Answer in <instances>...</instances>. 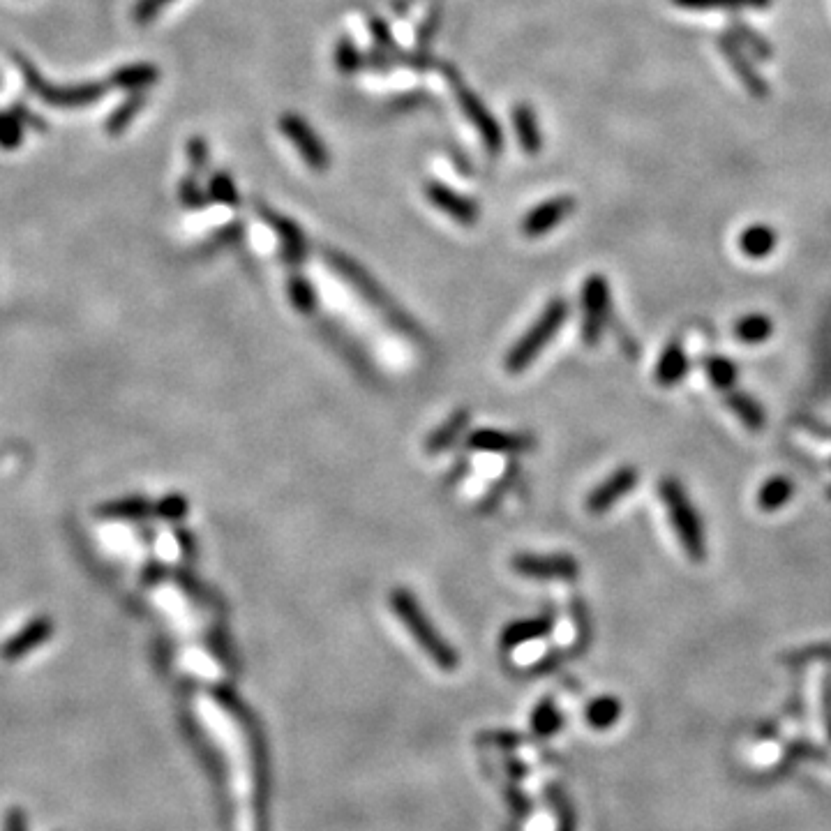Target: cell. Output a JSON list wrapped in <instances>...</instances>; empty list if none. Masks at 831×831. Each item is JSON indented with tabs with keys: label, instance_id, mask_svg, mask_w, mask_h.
Masks as SVG:
<instances>
[{
	"label": "cell",
	"instance_id": "6da1fadb",
	"mask_svg": "<svg viewBox=\"0 0 831 831\" xmlns=\"http://www.w3.org/2000/svg\"><path fill=\"white\" fill-rule=\"evenodd\" d=\"M326 261H328V266H331L333 271L356 291L358 298H361L365 305H370V308L377 312L388 326H393L395 331L404 335V338L423 342V333L416 321L393 301L391 294H386V291L381 289V284L374 280L372 275L365 273L363 266H358L354 259L344 257V254L340 252H326Z\"/></svg>",
	"mask_w": 831,
	"mask_h": 831
},
{
	"label": "cell",
	"instance_id": "7a4b0ae2",
	"mask_svg": "<svg viewBox=\"0 0 831 831\" xmlns=\"http://www.w3.org/2000/svg\"><path fill=\"white\" fill-rule=\"evenodd\" d=\"M658 494H661L665 511H668L670 515V524H672V529H675L681 548L686 550V554L693 561H698V564L700 561H705L707 559L705 524H702L698 508L693 506V501L691 497H688L684 485L672 476L661 478V483H658Z\"/></svg>",
	"mask_w": 831,
	"mask_h": 831
},
{
	"label": "cell",
	"instance_id": "3957f363",
	"mask_svg": "<svg viewBox=\"0 0 831 831\" xmlns=\"http://www.w3.org/2000/svg\"><path fill=\"white\" fill-rule=\"evenodd\" d=\"M388 601H391L395 617L402 621V626L407 628V631L411 633V638L418 642V647H421L425 654L437 663V668L455 670V665H458V654H455L453 647L441 638L439 631L430 621V617L425 615L421 603L416 601V596L411 594L409 589L398 587L391 591V598H388Z\"/></svg>",
	"mask_w": 831,
	"mask_h": 831
},
{
	"label": "cell",
	"instance_id": "277c9868",
	"mask_svg": "<svg viewBox=\"0 0 831 831\" xmlns=\"http://www.w3.org/2000/svg\"><path fill=\"white\" fill-rule=\"evenodd\" d=\"M568 319V303L564 298H552L545 305L538 319L524 331L522 338L508 349L504 358V368L508 374H522L543 354V349L557 338V333L564 328Z\"/></svg>",
	"mask_w": 831,
	"mask_h": 831
},
{
	"label": "cell",
	"instance_id": "5b68a950",
	"mask_svg": "<svg viewBox=\"0 0 831 831\" xmlns=\"http://www.w3.org/2000/svg\"><path fill=\"white\" fill-rule=\"evenodd\" d=\"M12 63L17 65V70L24 79L28 91L35 97H40L44 104L58 109H79L88 107V104L100 102L104 93H107V84H100V81H84V84H72V86H54L49 84L47 79L42 77L40 70L28 61L24 54L19 51H12Z\"/></svg>",
	"mask_w": 831,
	"mask_h": 831
},
{
	"label": "cell",
	"instance_id": "8992f818",
	"mask_svg": "<svg viewBox=\"0 0 831 831\" xmlns=\"http://www.w3.org/2000/svg\"><path fill=\"white\" fill-rule=\"evenodd\" d=\"M444 70H446L448 84H451L453 93H455V100L460 102V107L464 111V116L469 118L471 125L476 127V132L481 134L485 148H488L492 155H499L501 148H504V130H501L497 118L490 114L488 104H485L481 97L464 84L462 77L453 70V67L446 65Z\"/></svg>",
	"mask_w": 831,
	"mask_h": 831
},
{
	"label": "cell",
	"instance_id": "52a82bcc",
	"mask_svg": "<svg viewBox=\"0 0 831 831\" xmlns=\"http://www.w3.org/2000/svg\"><path fill=\"white\" fill-rule=\"evenodd\" d=\"M612 314L610 284L601 273L589 275L582 284V340L596 347L605 335Z\"/></svg>",
	"mask_w": 831,
	"mask_h": 831
},
{
	"label": "cell",
	"instance_id": "ba28073f",
	"mask_svg": "<svg viewBox=\"0 0 831 831\" xmlns=\"http://www.w3.org/2000/svg\"><path fill=\"white\" fill-rule=\"evenodd\" d=\"M511 568L520 578L543 582H575L580 578V564L571 554H534L520 552L511 559Z\"/></svg>",
	"mask_w": 831,
	"mask_h": 831
},
{
	"label": "cell",
	"instance_id": "9c48e42d",
	"mask_svg": "<svg viewBox=\"0 0 831 831\" xmlns=\"http://www.w3.org/2000/svg\"><path fill=\"white\" fill-rule=\"evenodd\" d=\"M280 130L312 171H319L321 174V171L328 169L331 155H328L324 141H321L319 134L312 130V125L305 121V118L296 114H284L280 118Z\"/></svg>",
	"mask_w": 831,
	"mask_h": 831
},
{
	"label": "cell",
	"instance_id": "30bf717a",
	"mask_svg": "<svg viewBox=\"0 0 831 831\" xmlns=\"http://www.w3.org/2000/svg\"><path fill=\"white\" fill-rule=\"evenodd\" d=\"M638 481H640L638 469L631 467V464H628V467H619L615 474H610L603 483H598L596 488L587 494V499H585L587 513L591 515L608 513L610 508H615L619 501L626 497V494H631L635 488H638Z\"/></svg>",
	"mask_w": 831,
	"mask_h": 831
},
{
	"label": "cell",
	"instance_id": "8fae6325",
	"mask_svg": "<svg viewBox=\"0 0 831 831\" xmlns=\"http://www.w3.org/2000/svg\"><path fill=\"white\" fill-rule=\"evenodd\" d=\"M425 197H428V201L434 208H437V211L453 217L455 222L462 224V227H474V224L478 222V215H481V208H478L474 199L458 190H453V187H448L446 183H439V181L428 183L425 185Z\"/></svg>",
	"mask_w": 831,
	"mask_h": 831
},
{
	"label": "cell",
	"instance_id": "7c38bea8",
	"mask_svg": "<svg viewBox=\"0 0 831 831\" xmlns=\"http://www.w3.org/2000/svg\"><path fill=\"white\" fill-rule=\"evenodd\" d=\"M257 213H261L264 222L275 231L277 238L282 241L284 261H287V264L294 268V271H298V268H301V264L305 261V254H308V243H305V236H303L301 227H298L294 220H289V217L271 211V208L264 206V204L257 206Z\"/></svg>",
	"mask_w": 831,
	"mask_h": 831
},
{
	"label": "cell",
	"instance_id": "4fadbf2b",
	"mask_svg": "<svg viewBox=\"0 0 831 831\" xmlns=\"http://www.w3.org/2000/svg\"><path fill=\"white\" fill-rule=\"evenodd\" d=\"M573 211H575V199L566 197V194L543 201V204L531 208V211L524 215L522 234L527 238H538V236L550 234V231L557 229L559 224L564 222Z\"/></svg>",
	"mask_w": 831,
	"mask_h": 831
},
{
	"label": "cell",
	"instance_id": "5bb4252c",
	"mask_svg": "<svg viewBox=\"0 0 831 831\" xmlns=\"http://www.w3.org/2000/svg\"><path fill=\"white\" fill-rule=\"evenodd\" d=\"M464 444H467V448H471V451H481V453L520 455V453L531 451L536 441L531 439L529 434H522V432L481 428V430L469 432L467 439H464Z\"/></svg>",
	"mask_w": 831,
	"mask_h": 831
},
{
	"label": "cell",
	"instance_id": "9a60e30c",
	"mask_svg": "<svg viewBox=\"0 0 831 831\" xmlns=\"http://www.w3.org/2000/svg\"><path fill=\"white\" fill-rule=\"evenodd\" d=\"M718 47L725 54V61L730 63L732 70L739 77L741 84L746 86V91L751 93L753 97H767L769 95V86L767 81L762 79V74L758 72V67L753 65L751 56H748V51H744V47L735 40L732 35H723L721 40H718Z\"/></svg>",
	"mask_w": 831,
	"mask_h": 831
},
{
	"label": "cell",
	"instance_id": "2e32d148",
	"mask_svg": "<svg viewBox=\"0 0 831 831\" xmlns=\"http://www.w3.org/2000/svg\"><path fill=\"white\" fill-rule=\"evenodd\" d=\"M51 633H54V624H51V619L47 617L33 619L31 624L24 626V631L12 635V638L5 642L3 649H0V656H3L5 661H19V658L28 656L31 651L44 645V642L51 638Z\"/></svg>",
	"mask_w": 831,
	"mask_h": 831
},
{
	"label": "cell",
	"instance_id": "e0dca14e",
	"mask_svg": "<svg viewBox=\"0 0 831 831\" xmlns=\"http://www.w3.org/2000/svg\"><path fill=\"white\" fill-rule=\"evenodd\" d=\"M471 425V411L469 409H458L453 411L451 416L446 418L444 423L434 430L428 441H425V453L428 455H441L458 444V441L467 434Z\"/></svg>",
	"mask_w": 831,
	"mask_h": 831
},
{
	"label": "cell",
	"instance_id": "ac0fdd59",
	"mask_svg": "<svg viewBox=\"0 0 831 831\" xmlns=\"http://www.w3.org/2000/svg\"><path fill=\"white\" fill-rule=\"evenodd\" d=\"M554 628V615L552 612H545V615L536 619H522L513 621V624L506 626L504 635H501V647L504 649H518L527 642L541 640L545 635H550Z\"/></svg>",
	"mask_w": 831,
	"mask_h": 831
},
{
	"label": "cell",
	"instance_id": "d6986e66",
	"mask_svg": "<svg viewBox=\"0 0 831 831\" xmlns=\"http://www.w3.org/2000/svg\"><path fill=\"white\" fill-rule=\"evenodd\" d=\"M513 127L515 137H518L522 151L527 155H538L543 148V134H541V123H538V116L531 104L520 102L513 107Z\"/></svg>",
	"mask_w": 831,
	"mask_h": 831
},
{
	"label": "cell",
	"instance_id": "ffe728a7",
	"mask_svg": "<svg viewBox=\"0 0 831 831\" xmlns=\"http://www.w3.org/2000/svg\"><path fill=\"white\" fill-rule=\"evenodd\" d=\"M160 79V70L153 63H132L123 65L109 77V84L127 93H144Z\"/></svg>",
	"mask_w": 831,
	"mask_h": 831
},
{
	"label": "cell",
	"instance_id": "44dd1931",
	"mask_svg": "<svg viewBox=\"0 0 831 831\" xmlns=\"http://www.w3.org/2000/svg\"><path fill=\"white\" fill-rule=\"evenodd\" d=\"M688 374V356L684 347H681L679 342H670L668 347L661 351V356H658V363H656V384H661L665 388L670 386H677L681 379H684Z\"/></svg>",
	"mask_w": 831,
	"mask_h": 831
},
{
	"label": "cell",
	"instance_id": "7402d4cb",
	"mask_svg": "<svg viewBox=\"0 0 831 831\" xmlns=\"http://www.w3.org/2000/svg\"><path fill=\"white\" fill-rule=\"evenodd\" d=\"M776 243H778L776 231L771 227H767V224H753V227H748L744 234L739 236L741 252H744L746 257H751V259L769 257V254L774 252Z\"/></svg>",
	"mask_w": 831,
	"mask_h": 831
},
{
	"label": "cell",
	"instance_id": "603a6c76",
	"mask_svg": "<svg viewBox=\"0 0 831 831\" xmlns=\"http://www.w3.org/2000/svg\"><path fill=\"white\" fill-rule=\"evenodd\" d=\"M792 494H795V483H792L788 476H771L760 485L758 499L755 501H758V506L762 508V511L771 513L788 504V501L792 499Z\"/></svg>",
	"mask_w": 831,
	"mask_h": 831
},
{
	"label": "cell",
	"instance_id": "cb8c5ba5",
	"mask_svg": "<svg viewBox=\"0 0 831 831\" xmlns=\"http://www.w3.org/2000/svg\"><path fill=\"white\" fill-rule=\"evenodd\" d=\"M725 402H728L732 414H735L748 430L758 432V430L765 428V421H767L765 411H762L760 404L755 402L751 395H746V393L737 391V388H732V391H728V400H725Z\"/></svg>",
	"mask_w": 831,
	"mask_h": 831
},
{
	"label": "cell",
	"instance_id": "d4e9b609",
	"mask_svg": "<svg viewBox=\"0 0 831 831\" xmlns=\"http://www.w3.org/2000/svg\"><path fill=\"white\" fill-rule=\"evenodd\" d=\"M735 338L744 344H760L771 338V333H774V321H771L767 314H760V312H751L746 314V317L737 319L735 328Z\"/></svg>",
	"mask_w": 831,
	"mask_h": 831
},
{
	"label": "cell",
	"instance_id": "484cf974",
	"mask_svg": "<svg viewBox=\"0 0 831 831\" xmlns=\"http://www.w3.org/2000/svg\"><path fill=\"white\" fill-rule=\"evenodd\" d=\"M144 104H146V93H130L121 104H118L116 111H111L107 123H104V130H107V134H111V137L123 134L134 118L139 116V111L144 109Z\"/></svg>",
	"mask_w": 831,
	"mask_h": 831
},
{
	"label": "cell",
	"instance_id": "4316f807",
	"mask_svg": "<svg viewBox=\"0 0 831 831\" xmlns=\"http://www.w3.org/2000/svg\"><path fill=\"white\" fill-rule=\"evenodd\" d=\"M287 291L291 305L301 314H305V317H310V314L317 310V289H314V284L301 271H291Z\"/></svg>",
	"mask_w": 831,
	"mask_h": 831
},
{
	"label": "cell",
	"instance_id": "83f0119b",
	"mask_svg": "<svg viewBox=\"0 0 831 831\" xmlns=\"http://www.w3.org/2000/svg\"><path fill=\"white\" fill-rule=\"evenodd\" d=\"M705 372L714 388L718 391H732L737 384V368L735 363L723 356H709L705 361Z\"/></svg>",
	"mask_w": 831,
	"mask_h": 831
},
{
	"label": "cell",
	"instance_id": "f1b7e54d",
	"mask_svg": "<svg viewBox=\"0 0 831 831\" xmlns=\"http://www.w3.org/2000/svg\"><path fill=\"white\" fill-rule=\"evenodd\" d=\"M771 0H675L686 10H741V7H767Z\"/></svg>",
	"mask_w": 831,
	"mask_h": 831
},
{
	"label": "cell",
	"instance_id": "f546056e",
	"mask_svg": "<svg viewBox=\"0 0 831 831\" xmlns=\"http://www.w3.org/2000/svg\"><path fill=\"white\" fill-rule=\"evenodd\" d=\"M26 127L19 121L12 111H0V148L3 151H14L24 141Z\"/></svg>",
	"mask_w": 831,
	"mask_h": 831
},
{
	"label": "cell",
	"instance_id": "4dcf8cb0",
	"mask_svg": "<svg viewBox=\"0 0 831 831\" xmlns=\"http://www.w3.org/2000/svg\"><path fill=\"white\" fill-rule=\"evenodd\" d=\"M619 711L621 707L615 698H598L587 709V721L594 728H610L619 718Z\"/></svg>",
	"mask_w": 831,
	"mask_h": 831
},
{
	"label": "cell",
	"instance_id": "1f68e13d",
	"mask_svg": "<svg viewBox=\"0 0 831 831\" xmlns=\"http://www.w3.org/2000/svg\"><path fill=\"white\" fill-rule=\"evenodd\" d=\"M735 40L744 47V51H748L751 56H758L762 61H767L771 56V47L767 44V40L762 35H758L753 31V28H748L744 24H737L735 31L730 33Z\"/></svg>",
	"mask_w": 831,
	"mask_h": 831
},
{
	"label": "cell",
	"instance_id": "d6a6232c",
	"mask_svg": "<svg viewBox=\"0 0 831 831\" xmlns=\"http://www.w3.org/2000/svg\"><path fill=\"white\" fill-rule=\"evenodd\" d=\"M208 197H211L215 204H222V206H229V208H236L238 206V190L234 181H231L229 174H215L211 178V185H208Z\"/></svg>",
	"mask_w": 831,
	"mask_h": 831
},
{
	"label": "cell",
	"instance_id": "836d02e7",
	"mask_svg": "<svg viewBox=\"0 0 831 831\" xmlns=\"http://www.w3.org/2000/svg\"><path fill=\"white\" fill-rule=\"evenodd\" d=\"M365 63V56L358 51V47L347 37H342L338 42V47H335V65H338V70L344 74H351L356 72L358 67Z\"/></svg>",
	"mask_w": 831,
	"mask_h": 831
},
{
	"label": "cell",
	"instance_id": "e575fe53",
	"mask_svg": "<svg viewBox=\"0 0 831 831\" xmlns=\"http://www.w3.org/2000/svg\"><path fill=\"white\" fill-rule=\"evenodd\" d=\"M187 160L194 167V171H204L206 164H208V144L201 137H194L190 139V144H187Z\"/></svg>",
	"mask_w": 831,
	"mask_h": 831
},
{
	"label": "cell",
	"instance_id": "d590c367",
	"mask_svg": "<svg viewBox=\"0 0 831 831\" xmlns=\"http://www.w3.org/2000/svg\"><path fill=\"white\" fill-rule=\"evenodd\" d=\"M368 26H370V31H372L374 40H377L379 47H384V49H398V44H395V40H393V31H391V26H388L384 19H379V17H370Z\"/></svg>",
	"mask_w": 831,
	"mask_h": 831
},
{
	"label": "cell",
	"instance_id": "8d00e7d4",
	"mask_svg": "<svg viewBox=\"0 0 831 831\" xmlns=\"http://www.w3.org/2000/svg\"><path fill=\"white\" fill-rule=\"evenodd\" d=\"M557 725H559V714L552 705H543L534 714V728H538V732H543V735H548V732L557 730Z\"/></svg>",
	"mask_w": 831,
	"mask_h": 831
},
{
	"label": "cell",
	"instance_id": "74e56055",
	"mask_svg": "<svg viewBox=\"0 0 831 831\" xmlns=\"http://www.w3.org/2000/svg\"><path fill=\"white\" fill-rule=\"evenodd\" d=\"M181 197H183V201L187 206L190 208H204L206 206V194L199 190V185L192 181V178H187V181H183V185H181Z\"/></svg>",
	"mask_w": 831,
	"mask_h": 831
},
{
	"label": "cell",
	"instance_id": "f35d334b",
	"mask_svg": "<svg viewBox=\"0 0 831 831\" xmlns=\"http://www.w3.org/2000/svg\"><path fill=\"white\" fill-rule=\"evenodd\" d=\"M169 3L171 0H139L137 10H134V17H137L139 24H148V21H153L155 14Z\"/></svg>",
	"mask_w": 831,
	"mask_h": 831
},
{
	"label": "cell",
	"instance_id": "ab89813d",
	"mask_svg": "<svg viewBox=\"0 0 831 831\" xmlns=\"http://www.w3.org/2000/svg\"><path fill=\"white\" fill-rule=\"evenodd\" d=\"M160 513L164 515V518H169V520L183 518V515L187 513V501L183 497H169V499H164L162 506H160Z\"/></svg>",
	"mask_w": 831,
	"mask_h": 831
},
{
	"label": "cell",
	"instance_id": "60d3db41",
	"mask_svg": "<svg viewBox=\"0 0 831 831\" xmlns=\"http://www.w3.org/2000/svg\"><path fill=\"white\" fill-rule=\"evenodd\" d=\"M10 111H12L14 116L19 118L21 123H24V127H37V130H40V132H44V127H47V125H44V121H40V118L33 116L31 111H28V107H26L24 102L12 104V109H10Z\"/></svg>",
	"mask_w": 831,
	"mask_h": 831
},
{
	"label": "cell",
	"instance_id": "b9f144b4",
	"mask_svg": "<svg viewBox=\"0 0 831 831\" xmlns=\"http://www.w3.org/2000/svg\"><path fill=\"white\" fill-rule=\"evenodd\" d=\"M5 831H28V818L24 808H10V811H7Z\"/></svg>",
	"mask_w": 831,
	"mask_h": 831
},
{
	"label": "cell",
	"instance_id": "7bdbcfd3",
	"mask_svg": "<svg viewBox=\"0 0 831 831\" xmlns=\"http://www.w3.org/2000/svg\"><path fill=\"white\" fill-rule=\"evenodd\" d=\"M437 26H439V7H434L428 21H425V24L421 26V31H418V42H421V47L425 42H430V37L434 35V31H437Z\"/></svg>",
	"mask_w": 831,
	"mask_h": 831
},
{
	"label": "cell",
	"instance_id": "ee69618b",
	"mask_svg": "<svg viewBox=\"0 0 831 831\" xmlns=\"http://www.w3.org/2000/svg\"><path fill=\"white\" fill-rule=\"evenodd\" d=\"M827 497H829V499H831V488H829V490H827Z\"/></svg>",
	"mask_w": 831,
	"mask_h": 831
}]
</instances>
